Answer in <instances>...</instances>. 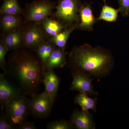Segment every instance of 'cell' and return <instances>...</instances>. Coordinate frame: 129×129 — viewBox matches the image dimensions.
Returning <instances> with one entry per match:
<instances>
[{
    "label": "cell",
    "mask_w": 129,
    "mask_h": 129,
    "mask_svg": "<svg viewBox=\"0 0 129 129\" xmlns=\"http://www.w3.org/2000/svg\"><path fill=\"white\" fill-rule=\"evenodd\" d=\"M69 64L73 71L100 79L111 73L114 60L111 51L88 44L74 47L70 52Z\"/></svg>",
    "instance_id": "cell-1"
},
{
    "label": "cell",
    "mask_w": 129,
    "mask_h": 129,
    "mask_svg": "<svg viewBox=\"0 0 129 129\" xmlns=\"http://www.w3.org/2000/svg\"><path fill=\"white\" fill-rule=\"evenodd\" d=\"M7 74L16 82V86L22 94L32 97L39 91L44 70L40 61L30 53L21 51L12 57L5 74Z\"/></svg>",
    "instance_id": "cell-2"
},
{
    "label": "cell",
    "mask_w": 129,
    "mask_h": 129,
    "mask_svg": "<svg viewBox=\"0 0 129 129\" xmlns=\"http://www.w3.org/2000/svg\"><path fill=\"white\" fill-rule=\"evenodd\" d=\"M4 110L8 119L17 126L26 120L30 113L28 100L23 94H20L9 102Z\"/></svg>",
    "instance_id": "cell-3"
},
{
    "label": "cell",
    "mask_w": 129,
    "mask_h": 129,
    "mask_svg": "<svg viewBox=\"0 0 129 129\" xmlns=\"http://www.w3.org/2000/svg\"><path fill=\"white\" fill-rule=\"evenodd\" d=\"M80 0H59L54 16L66 25L78 23Z\"/></svg>",
    "instance_id": "cell-4"
},
{
    "label": "cell",
    "mask_w": 129,
    "mask_h": 129,
    "mask_svg": "<svg viewBox=\"0 0 129 129\" xmlns=\"http://www.w3.org/2000/svg\"><path fill=\"white\" fill-rule=\"evenodd\" d=\"M55 99L44 92L35 95L28 100L30 113L37 118L48 117Z\"/></svg>",
    "instance_id": "cell-5"
},
{
    "label": "cell",
    "mask_w": 129,
    "mask_h": 129,
    "mask_svg": "<svg viewBox=\"0 0 129 129\" xmlns=\"http://www.w3.org/2000/svg\"><path fill=\"white\" fill-rule=\"evenodd\" d=\"M54 7V4L48 0L34 2L28 8L26 13V19L29 22H43L50 15Z\"/></svg>",
    "instance_id": "cell-6"
},
{
    "label": "cell",
    "mask_w": 129,
    "mask_h": 129,
    "mask_svg": "<svg viewBox=\"0 0 129 129\" xmlns=\"http://www.w3.org/2000/svg\"><path fill=\"white\" fill-rule=\"evenodd\" d=\"M72 75L73 79L70 90L91 96L98 95V92L94 90L92 84L93 79L91 77L78 71H73Z\"/></svg>",
    "instance_id": "cell-7"
},
{
    "label": "cell",
    "mask_w": 129,
    "mask_h": 129,
    "mask_svg": "<svg viewBox=\"0 0 129 129\" xmlns=\"http://www.w3.org/2000/svg\"><path fill=\"white\" fill-rule=\"evenodd\" d=\"M22 94L14 84L6 78L5 74L0 75V103L1 111H4L7 104L14 98Z\"/></svg>",
    "instance_id": "cell-8"
},
{
    "label": "cell",
    "mask_w": 129,
    "mask_h": 129,
    "mask_svg": "<svg viewBox=\"0 0 129 129\" xmlns=\"http://www.w3.org/2000/svg\"><path fill=\"white\" fill-rule=\"evenodd\" d=\"M99 21L94 17L90 4L81 5L79 11V20L77 28L81 30L91 31L95 23Z\"/></svg>",
    "instance_id": "cell-9"
},
{
    "label": "cell",
    "mask_w": 129,
    "mask_h": 129,
    "mask_svg": "<svg viewBox=\"0 0 129 129\" xmlns=\"http://www.w3.org/2000/svg\"><path fill=\"white\" fill-rule=\"evenodd\" d=\"M70 121L74 128L77 129H94L95 124L93 117L89 111L75 109L72 114Z\"/></svg>",
    "instance_id": "cell-10"
},
{
    "label": "cell",
    "mask_w": 129,
    "mask_h": 129,
    "mask_svg": "<svg viewBox=\"0 0 129 129\" xmlns=\"http://www.w3.org/2000/svg\"><path fill=\"white\" fill-rule=\"evenodd\" d=\"M45 39L44 31L39 26L32 25L28 28L23 33V43L28 48L36 49L44 42Z\"/></svg>",
    "instance_id": "cell-11"
},
{
    "label": "cell",
    "mask_w": 129,
    "mask_h": 129,
    "mask_svg": "<svg viewBox=\"0 0 129 129\" xmlns=\"http://www.w3.org/2000/svg\"><path fill=\"white\" fill-rule=\"evenodd\" d=\"M66 53L64 49L56 48L43 67L45 72L62 68L67 63Z\"/></svg>",
    "instance_id": "cell-12"
},
{
    "label": "cell",
    "mask_w": 129,
    "mask_h": 129,
    "mask_svg": "<svg viewBox=\"0 0 129 129\" xmlns=\"http://www.w3.org/2000/svg\"><path fill=\"white\" fill-rule=\"evenodd\" d=\"M42 82L45 87L44 92L55 99L59 87L60 79L53 70L44 72Z\"/></svg>",
    "instance_id": "cell-13"
},
{
    "label": "cell",
    "mask_w": 129,
    "mask_h": 129,
    "mask_svg": "<svg viewBox=\"0 0 129 129\" xmlns=\"http://www.w3.org/2000/svg\"><path fill=\"white\" fill-rule=\"evenodd\" d=\"M9 50H17L23 42V33L19 30L9 32L2 41Z\"/></svg>",
    "instance_id": "cell-14"
},
{
    "label": "cell",
    "mask_w": 129,
    "mask_h": 129,
    "mask_svg": "<svg viewBox=\"0 0 129 129\" xmlns=\"http://www.w3.org/2000/svg\"><path fill=\"white\" fill-rule=\"evenodd\" d=\"M78 24H74L72 25L66 26L64 29L59 34L52 37L50 42H52L58 48L65 50L66 44L69 37L78 27Z\"/></svg>",
    "instance_id": "cell-15"
},
{
    "label": "cell",
    "mask_w": 129,
    "mask_h": 129,
    "mask_svg": "<svg viewBox=\"0 0 129 129\" xmlns=\"http://www.w3.org/2000/svg\"><path fill=\"white\" fill-rule=\"evenodd\" d=\"M75 104L80 106L84 111L91 110L94 112H96L97 98H91L87 94L80 93L76 95L74 99Z\"/></svg>",
    "instance_id": "cell-16"
},
{
    "label": "cell",
    "mask_w": 129,
    "mask_h": 129,
    "mask_svg": "<svg viewBox=\"0 0 129 129\" xmlns=\"http://www.w3.org/2000/svg\"><path fill=\"white\" fill-rule=\"evenodd\" d=\"M3 15L1 19V25L4 32H12L16 30L21 24V19L18 15Z\"/></svg>",
    "instance_id": "cell-17"
},
{
    "label": "cell",
    "mask_w": 129,
    "mask_h": 129,
    "mask_svg": "<svg viewBox=\"0 0 129 129\" xmlns=\"http://www.w3.org/2000/svg\"><path fill=\"white\" fill-rule=\"evenodd\" d=\"M52 42H42L36 48L37 55L43 67L46 62L51 54L56 47Z\"/></svg>",
    "instance_id": "cell-18"
},
{
    "label": "cell",
    "mask_w": 129,
    "mask_h": 129,
    "mask_svg": "<svg viewBox=\"0 0 129 129\" xmlns=\"http://www.w3.org/2000/svg\"><path fill=\"white\" fill-rule=\"evenodd\" d=\"M42 26L47 34L52 37L57 35L64 28L62 24L51 19L46 18L43 21Z\"/></svg>",
    "instance_id": "cell-19"
},
{
    "label": "cell",
    "mask_w": 129,
    "mask_h": 129,
    "mask_svg": "<svg viewBox=\"0 0 129 129\" xmlns=\"http://www.w3.org/2000/svg\"><path fill=\"white\" fill-rule=\"evenodd\" d=\"M104 5L103 7L99 17L97 18L98 21H103L108 22H114L117 19L118 14L119 12L118 9L107 5L106 0H103Z\"/></svg>",
    "instance_id": "cell-20"
},
{
    "label": "cell",
    "mask_w": 129,
    "mask_h": 129,
    "mask_svg": "<svg viewBox=\"0 0 129 129\" xmlns=\"http://www.w3.org/2000/svg\"><path fill=\"white\" fill-rule=\"evenodd\" d=\"M0 12L2 14L18 15L22 12L18 0H4Z\"/></svg>",
    "instance_id": "cell-21"
},
{
    "label": "cell",
    "mask_w": 129,
    "mask_h": 129,
    "mask_svg": "<svg viewBox=\"0 0 129 129\" xmlns=\"http://www.w3.org/2000/svg\"><path fill=\"white\" fill-rule=\"evenodd\" d=\"M47 129H72L74 128L70 120H61L52 121L47 124Z\"/></svg>",
    "instance_id": "cell-22"
},
{
    "label": "cell",
    "mask_w": 129,
    "mask_h": 129,
    "mask_svg": "<svg viewBox=\"0 0 129 129\" xmlns=\"http://www.w3.org/2000/svg\"><path fill=\"white\" fill-rule=\"evenodd\" d=\"M9 51L6 46L2 41L0 43V67L4 71L5 74L6 72V56L7 52Z\"/></svg>",
    "instance_id": "cell-23"
},
{
    "label": "cell",
    "mask_w": 129,
    "mask_h": 129,
    "mask_svg": "<svg viewBox=\"0 0 129 129\" xmlns=\"http://www.w3.org/2000/svg\"><path fill=\"white\" fill-rule=\"evenodd\" d=\"M2 112L0 117V129H14L18 128V126L13 124L8 119L3 111Z\"/></svg>",
    "instance_id": "cell-24"
},
{
    "label": "cell",
    "mask_w": 129,
    "mask_h": 129,
    "mask_svg": "<svg viewBox=\"0 0 129 129\" xmlns=\"http://www.w3.org/2000/svg\"><path fill=\"white\" fill-rule=\"evenodd\" d=\"M119 13L123 17L129 16V0H118Z\"/></svg>",
    "instance_id": "cell-25"
},
{
    "label": "cell",
    "mask_w": 129,
    "mask_h": 129,
    "mask_svg": "<svg viewBox=\"0 0 129 129\" xmlns=\"http://www.w3.org/2000/svg\"><path fill=\"white\" fill-rule=\"evenodd\" d=\"M19 129H36L37 128L34 122L25 120L18 126Z\"/></svg>",
    "instance_id": "cell-26"
}]
</instances>
